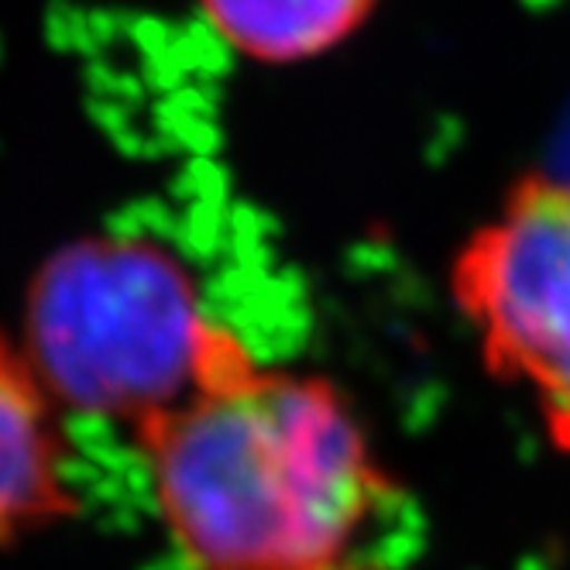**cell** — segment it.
Returning a JSON list of instances; mask_svg holds the SVG:
<instances>
[{
    "label": "cell",
    "instance_id": "6da1fadb",
    "mask_svg": "<svg viewBox=\"0 0 570 570\" xmlns=\"http://www.w3.org/2000/svg\"><path fill=\"white\" fill-rule=\"evenodd\" d=\"M131 433L193 570H334L389 495L351 402L327 379L265 368L234 331Z\"/></svg>",
    "mask_w": 570,
    "mask_h": 570
},
{
    "label": "cell",
    "instance_id": "7a4b0ae2",
    "mask_svg": "<svg viewBox=\"0 0 570 570\" xmlns=\"http://www.w3.org/2000/svg\"><path fill=\"white\" fill-rule=\"evenodd\" d=\"M220 331L169 255L97 240L31 285L24 354L59 405L138 426L193 389Z\"/></svg>",
    "mask_w": 570,
    "mask_h": 570
},
{
    "label": "cell",
    "instance_id": "3957f363",
    "mask_svg": "<svg viewBox=\"0 0 570 570\" xmlns=\"http://www.w3.org/2000/svg\"><path fill=\"white\" fill-rule=\"evenodd\" d=\"M451 293L484 368L570 446V179H519L454 255Z\"/></svg>",
    "mask_w": 570,
    "mask_h": 570
},
{
    "label": "cell",
    "instance_id": "277c9868",
    "mask_svg": "<svg viewBox=\"0 0 570 570\" xmlns=\"http://www.w3.org/2000/svg\"><path fill=\"white\" fill-rule=\"evenodd\" d=\"M375 8L379 0H199L203 18L227 49L268 66L334 52Z\"/></svg>",
    "mask_w": 570,
    "mask_h": 570
},
{
    "label": "cell",
    "instance_id": "5b68a950",
    "mask_svg": "<svg viewBox=\"0 0 570 570\" xmlns=\"http://www.w3.org/2000/svg\"><path fill=\"white\" fill-rule=\"evenodd\" d=\"M334 570H364V567H351V563H341V567H334Z\"/></svg>",
    "mask_w": 570,
    "mask_h": 570
}]
</instances>
